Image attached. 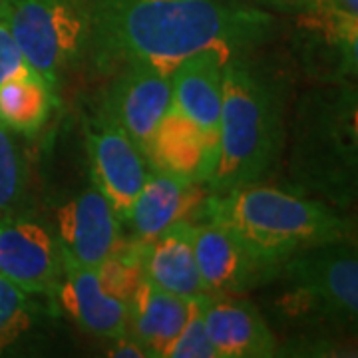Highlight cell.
Here are the masks:
<instances>
[{"mask_svg":"<svg viewBox=\"0 0 358 358\" xmlns=\"http://www.w3.org/2000/svg\"><path fill=\"white\" fill-rule=\"evenodd\" d=\"M205 294L192 296V308L189 317L185 320L181 333L169 346L166 357L169 358H217L215 348L211 345L207 331H205L203 320V299Z\"/></svg>","mask_w":358,"mask_h":358,"instance_id":"cell-20","label":"cell"},{"mask_svg":"<svg viewBox=\"0 0 358 358\" xmlns=\"http://www.w3.org/2000/svg\"><path fill=\"white\" fill-rule=\"evenodd\" d=\"M48 86L36 72H26L0 84V124L4 128L32 136L48 120L52 106Z\"/></svg>","mask_w":358,"mask_h":358,"instance_id":"cell-18","label":"cell"},{"mask_svg":"<svg viewBox=\"0 0 358 358\" xmlns=\"http://www.w3.org/2000/svg\"><path fill=\"white\" fill-rule=\"evenodd\" d=\"M24 189V166L10 134L0 124V215L18 203Z\"/></svg>","mask_w":358,"mask_h":358,"instance_id":"cell-21","label":"cell"},{"mask_svg":"<svg viewBox=\"0 0 358 358\" xmlns=\"http://www.w3.org/2000/svg\"><path fill=\"white\" fill-rule=\"evenodd\" d=\"M34 313L28 293L0 275V355L32 327Z\"/></svg>","mask_w":358,"mask_h":358,"instance_id":"cell-19","label":"cell"},{"mask_svg":"<svg viewBox=\"0 0 358 358\" xmlns=\"http://www.w3.org/2000/svg\"><path fill=\"white\" fill-rule=\"evenodd\" d=\"M201 201L197 181L181 179L155 169L148 176L140 195L131 203L128 221L140 243H152L157 235L185 215Z\"/></svg>","mask_w":358,"mask_h":358,"instance_id":"cell-14","label":"cell"},{"mask_svg":"<svg viewBox=\"0 0 358 358\" xmlns=\"http://www.w3.org/2000/svg\"><path fill=\"white\" fill-rule=\"evenodd\" d=\"M143 277L167 293L192 299L207 293L192 245V223L178 221L157 235L143 253Z\"/></svg>","mask_w":358,"mask_h":358,"instance_id":"cell-17","label":"cell"},{"mask_svg":"<svg viewBox=\"0 0 358 358\" xmlns=\"http://www.w3.org/2000/svg\"><path fill=\"white\" fill-rule=\"evenodd\" d=\"M267 14L219 0H100L92 42L102 68L148 66L171 76L197 52L235 48L259 40Z\"/></svg>","mask_w":358,"mask_h":358,"instance_id":"cell-1","label":"cell"},{"mask_svg":"<svg viewBox=\"0 0 358 358\" xmlns=\"http://www.w3.org/2000/svg\"><path fill=\"white\" fill-rule=\"evenodd\" d=\"M62 263V253L42 225L28 219L0 223V275L22 291H54L60 282Z\"/></svg>","mask_w":358,"mask_h":358,"instance_id":"cell-8","label":"cell"},{"mask_svg":"<svg viewBox=\"0 0 358 358\" xmlns=\"http://www.w3.org/2000/svg\"><path fill=\"white\" fill-rule=\"evenodd\" d=\"M28 66L52 94L80 48L86 20L72 0H10L4 14Z\"/></svg>","mask_w":358,"mask_h":358,"instance_id":"cell-5","label":"cell"},{"mask_svg":"<svg viewBox=\"0 0 358 358\" xmlns=\"http://www.w3.org/2000/svg\"><path fill=\"white\" fill-rule=\"evenodd\" d=\"M279 271L299 308L334 324L355 322L358 315V259L345 241L308 247L289 255Z\"/></svg>","mask_w":358,"mask_h":358,"instance_id":"cell-4","label":"cell"},{"mask_svg":"<svg viewBox=\"0 0 358 358\" xmlns=\"http://www.w3.org/2000/svg\"><path fill=\"white\" fill-rule=\"evenodd\" d=\"M189 308L192 299L167 293L141 277L129 301L131 338H136L150 357H166L189 317Z\"/></svg>","mask_w":358,"mask_h":358,"instance_id":"cell-16","label":"cell"},{"mask_svg":"<svg viewBox=\"0 0 358 358\" xmlns=\"http://www.w3.org/2000/svg\"><path fill=\"white\" fill-rule=\"evenodd\" d=\"M8 4H10V0H0V16H4L6 10H8Z\"/></svg>","mask_w":358,"mask_h":358,"instance_id":"cell-25","label":"cell"},{"mask_svg":"<svg viewBox=\"0 0 358 358\" xmlns=\"http://www.w3.org/2000/svg\"><path fill=\"white\" fill-rule=\"evenodd\" d=\"M319 8L348 20H358V0H319Z\"/></svg>","mask_w":358,"mask_h":358,"instance_id":"cell-24","label":"cell"},{"mask_svg":"<svg viewBox=\"0 0 358 358\" xmlns=\"http://www.w3.org/2000/svg\"><path fill=\"white\" fill-rule=\"evenodd\" d=\"M115 341H117V345L110 350V357H115V358L150 357V355H148V350H145V348H143L136 338H131V336H120V338H115Z\"/></svg>","mask_w":358,"mask_h":358,"instance_id":"cell-23","label":"cell"},{"mask_svg":"<svg viewBox=\"0 0 358 358\" xmlns=\"http://www.w3.org/2000/svg\"><path fill=\"white\" fill-rule=\"evenodd\" d=\"M145 157L155 169L197 183L207 181L215 169V157L209 152L203 134L173 102L155 129Z\"/></svg>","mask_w":358,"mask_h":358,"instance_id":"cell-15","label":"cell"},{"mask_svg":"<svg viewBox=\"0 0 358 358\" xmlns=\"http://www.w3.org/2000/svg\"><path fill=\"white\" fill-rule=\"evenodd\" d=\"M117 215L100 189L92 187L58 209L62 259L100 268L117 247Z\"/></svg>","mask_w":358,"mask_h":358,"instance_id":"cell-11","label":"cell"},{"mask_svg":"<svg viewBox=\"0 0 358 358\" xmlns=\"http://www.w3.org/2000/svg\"><path fill=\"white\" fill-rule=\"evenodd\" d=\"M203 320L217 358L273 357L277 350V341L267 322L249 301L207 293Z\"/></svg>","mask_w":358,"mask_h":358,"instance_id":"cell-13","label":"cell"},{"mask_svg":"<svg viewBox=\"0 0 358 358\" xmlns=\"http://www.w3.org/2000/svg\"><path fill=\"white\" fill-rule=\"evenodd\" d=\"M26 72H34L24 60V54L14 40L10 26L0 16V84Z\"/></svg>","mask_w":358,"mask_h":358,"instance_id":"cell-22","label":"cell"},{"mask_svg":"<svg viewBox=\"0 0 358 358\" xmlns=\"http://www.w3.org/2000/svg\"><path fill=\"white\" fill-rule=\"evenodd\" d=\"M62 265L66 277L64 281L58 282V299L66 313L94 336H126L129 322L128 303L106 289L96 268L68 261Z\"/></svg>","mask_w":358,"mask_h":358,"instance_id":"cell-12","label":"cell"},{"mask_svg":"<svg viewBox=\"0 0 358 358\" xmlns=\"http://www.w3.org/2000/svg\"><path fill=\"white\" fill-rule=\"evenodd\" d=\"M171 102V78L148 66H129L112 88L106 115L124 129L145 155Z\"/></svg>","mask_w":358,"mask_h":358,"instance_id":"cell-10","label":"cell"},{"mask_svg":"<svg viewBox=\"0 0 358 358\" xmlns=\"http://www.w3.org/2000/svg\"><path fill=\"white\" fill-rule=\"evenodd\" d=\"M231 54L219 48L197 52L171 72L173 106L203 134L217 164L219 120L223 103V66Z\"/></svg>","mask_w":358,"mask_h":358,"instance_id":"cell-9","label":"cell"},{"mask_svg":"<svg viewBox=\"0 0 358 358\" xmlns=\"http://www.w3.org/2000/svg\"><path fill=\"white\" fill-rule=\"evenodd\" d=\"M192 245L207 293H245L263 281L268 271H279L253 255L227 227L215 221L192 225Z\"/></svg>","mask_w":358,"mask_h":358,"instance_id":"cell-7","label":"cell"},{"mask_svg":"<svg viewBox=\"0 0 358 358\" xmlns=\"http://www.w3.org/2000/svg\"><path fill=\"white\" fill-rule=\"evenodd\" d=\"M281 148V117L271 90L247 68L225 62L219 120L217 164L207 179L213 192L253 185L275 164Z\"/></svg>","mask_w":358,"mask_h":358,"instance_id":"cell-3","label":"cell"},{"mask_svg":"<svg viewBox=\"0 0 358 358\" xmlns=\"http://www.w3.org/2000/svg\"><path fill=\"white\" fill-rule=\"evenodd\" d=\"M86 141L96 189L110 201L117 219H126L150 176L145 155L108 115L90 124Z\"/></svg>","mask_w":358,"mask_h":358,"instance_id":"cell-6","label":"cell"},{"mask_svg":"<svg viewBox=\"0 0 358 358\" xmlns=\"http://www.w3.org/2000/svg\"><path fill=\"white\" fill-rule=\"evenodd\" d=\"M205 213L275 267L296 251L346 237V221L333 209L275 187L247 185L211 197L205 201Z\"/></svg>","mask_w":358,"mask_h":358,"instance_id":"cell-2","label":"cell"}]
</instances>
